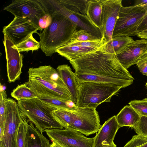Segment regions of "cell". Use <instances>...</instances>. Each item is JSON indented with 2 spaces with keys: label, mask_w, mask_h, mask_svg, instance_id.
<instances>
[{
  "label": "cell",
  "mask_w": 147,
  "mask_h": 147,
  "mask_svg": "<svg viewBox=\"0 0 147 147\" xmlns=\"http://www.w3.org/2000/svg\"><path fill=\"white\" fill-rule=\"evenodd\" d=\"M69 62L75 73L115 78L124 80L131 85L134 82V78L120 63L116 55L107 53L101 47Z\"/></svg>",
  "instance_id": "obj_1"
},
{
  "label": "cell",
  "mask_w": 147,
  "mask_h": 147,
  "mask_svg": "<svg viewBox=\"0 0 147 147\" xmlns=\"http://www.w3.org/2000/svg\"><path fill=\"white\" fill-rule=\"evenodd\" d=\"M51 17L50 24L40 33V48L46 56L51 57L60 47L67 44L77 28L68 18L59 13L48 14Z\"/></svg>",
  "instance_id": "obj_2"
},
{
  "label": "cell",
  "mask_w": 147,
  "mask_h": 147,
  "mask_svg": "<svg viewBox=\"0 0 147 147\" xmlns=\"http://www.w3.org/2000/svg\"><path fill=\"white\" fill-rule=\"evenodd\" d=\"M17 102L22 114L28 118V121L35 125L41 133L46 129H63L51 115L53 111L58 108L45 103L38 98L20 100Z\"/></svg>",
  "instance_id": "obj_3"
},
{
  "label": "cell",
  "mask_w": 147,
  "mask_h": 147,
  "mask_svg": "<svg viewBox=\"0 0 147 147\" xmlns=\"http://www.w3.org/2000/svg\"><path fill=\"white\" fill-rule=\"evenodd\" d=\"M122 88L110 83L85 82L79 84L77 107L96 109L102 103L110 102L111 98Z\"/></svg>",
  "instance_id": "obj_4"
},
{
  "label": "cell",
  "mask_w": 147,
  "mask_h": 147,
  "mask_svg": "<svg viewBox=\"0 0 147 147\" xmlns=\"http://www.w3.org/2000/svg\"><path fill=\"white\" fill-rule=\"evenodd\" d=\"M121 8L112 37L136 36L137 30L147 14V1Z\"/></svg>",
  "instance_id": "obj_5"
},
{
  "label": "cell",
  "mask_w": 147,
  "mask_h": 147,
  "mask_svg": "<svg viewBox=\"0 0 147 147\" xmlns=\"http://www.w3.org/2000/svg\"><path fill=\"white\" fill-rule=\"evenodd\" d=\"M28 73V80L37 82L54 92L61 99L73 101L70 94L57 70L51 66L31 67Z\"/></svg>",
  "instance_id": "obj_6"
},
{
  "label": "cell",
  "mask_w": 147,
  "mask_h": 147,
  "mask_svg": "<svg viewBox=\"0 0 147 147\" xmlns=\"http://www.w3.org/2000/svg\"><path fill=\"white\" fill-rule=\"evenodd\" d=\"M47 14L57 13L68 18L80 29L85 30L100 39H102L101 30L91 22L86 15L79 12L77 9L73 10L68 9L63 6L59 0H38Z\"/></svg>",
  "instance_id": "obj_7"
},
{
  "label": "cell",
  "mask_w": 147,
  "mask_h": 147,
  "mask_svg": "<svg viewBox=\"0 0 147 147\" xmlns=\"http://www.w3.org/2000/svg\"><path fill=\"white\" fill-rule=\"evenodd\" d=\"M4 136L0 139V147H16L18 132L24 115L21 113L18 102L7 98Z\"/></svg>",
  "instance_id": "obj_8"
},
{
  "label": "cell",
  "mask_w": 147,
  "mask_h": 147,
  "mask_svg": "<svg viewBox=\"0 0 147 147\" xmlns=\"http://www.w3.org/2000/svg\"><path fill=\"white\" fill-rule=\"evenodd\" d=\"M96 109L77 107L69 129L78 131L86 136L98 132L102 125Z\"/></svg>",
  "instance_id": "obj_9"
},
{
  "label": "cell",
  "mask_w": 147,
  "mask_h": 147,
  "mask_svg": "<svg viewBox=\"0 0 147 147\" xmlns=\"http://www.w3.org/2000/svg\"><path fill=\"white\" fill-rule=\"evenodd\" d=\"M53 141L63 147H93L94 138H88L80 132L72 129H50L45 130Z\"/></svg>",
  "instance_id": "obj_10"
},
{
  "label": "cell",
  "mask_w": 147,
  "mask_h": 147,
  "mask_svg": "<svg viewBox=\"0 0 147 147\" xmlns=\"http://www.w3.org/2000/svg\"><path fill=\"white\" fill-rule=\"evenodd\" d=\"M3 10L10 12L15 17L29 20L39 29L40 20L47 14L38 1L34 0H13Z\"/></svg>",
  "instance_id": "obj_11"
},
{
  "label": "cell",
  "mask_w": 147,
  "mask_h": 147,
  "mask_svg": "<svg viewBox=\"0 0 147 147\" xmlns=\"http://www.w3.org/2000/svg\"><path fill=\"white\" fill-rule=\"evenodd\" d=\"M121 0H103L101 22L102 39L107 42L112 38L114 29L121 8Z\"/></svg>",
  "instance_id": "obj_12"
},
{
  "label": "cell",
  "mask_w": 147,
  "mask_h": 147,
  "mask_svg": "<svg viewBox=\"0 0 147 147\" xmlns=\"http://www.w3.org/2000/svg\"><path fill=\"white\" fill-rule=\"evenodd\" d=\"M39 28L29 20L16 17L7 25L3 27L2 32L16 45L31 33H37Z\"/></svg>",
  "instance_id": "obj_13"
},
{
  "label": "cell",
  "mask_w": 147,
  "mask_h": 147,
  "mask_svg": "<svg viewBox=\"0 0 147 147\" xmlns=\"http://www.w3.org/2000/svg\"><path fill=\"white\" fill-rule=\"evenodd\" d=\"M3 43L5 50L8 81L9 83L14 82L19 79L22 73L23 55L18 50L12 47L14 44L5 35Z\"/></svg>",
  "instance_id": "obj_14"
},
{
  "label": "cell",
  "mask_w": 147,
  "mask_h": 147,
  "mask_svg": "<svg viewBox=\"0 0 147 147\" xmlns=\"http://www.w3.org/2000/svg\"><path fill=\"white\" fill-rule=\"evenodd\" d=\"M147 53V40H134L116 55L121 65L127 69Z\"/></svg>",
  "instance_id": "obj_15"
},
{
  "label": "cell",
  "mask_w": 147,
  "mask_h": 147,
  "mask_svg": "<svg viewBox=\"0 0 147 147\" xmlns=\"http://www.w3.org/2000/svg\"><path fill=\"white\" fill-rule=\"evenodd\" d=\"M120 128L114 115L106 121L94 137L93 147H102L105 144L110 145L114 142L116 134Z\"/></svg>",
  "instance_id": "obj_16"
},
{
  "label": "cell",
  "mask_w": 147,
  "mask_h": 147,
  "mask_svg": "<svg viewBox=\"0 0 147 147\" xmlns=\"http://www.w3.org/2000/svg\"><path fill=\"white\" fill-rule=\"evenodd\" d=\"M56 70L70 94L73 102L76 104L79 84L76 78L75 73L72 71L70 66L67 64L58 66Z\"/></svg>",
  "instance_id": "obj_17"
},
{
  "label": "cell",
  "mask_w": 147,
  "mask_h": 147,
  "mask_svg": "<svg viewBox=\"0 0 147 147\" xmlns=\"http://www.w3.org/2000/svg\"><path fill=\"white\" fill-rule=\"evenodd\" d=\"M24 147H50L49 141L34 127L33 123L26 122Z\"/></svg>",
  "instance_id": "obj_18"
},
{
  "label": "cell",
  "mask_w": 147,
  "mask_h": 147,
  "mask_svg": "<svg viewBox=\"0 0 147 147\" xmlns=\"http://www.w3.org/2000/svg\"><path fill=\"white\" fill-rule=\"evenodd\" d=\"M76 80L79 84L85 82H94L114 84L122 88L131 84L122 80L115 78L92 74L75 73Z\"/></svg>",
  "instance_id": "obj_19"
},
{
  "label": "cell",
  "mask_w": 147,
  "mask_h": 147,
  "mask_svg": "<svg viewBox=\"0 0 147 147\" xmlns=\"http://www.w3.org/2000/svg\"><path fill=\"white\" fill-rule=\"evenodd\" d=\"M99 49L85 47L68 44L58 48L56 52L70 61L81 57Z\"/></svg>",
  "instance_id": "obj_20"
},
{
  "label": "cell",
  "mask_w": 147,
  "mask_h": 147,
  "mask_svg": "<svg viewBox=\"0 0 147 147\" xmlns=\"http://www.w3.org/2000/svg\"><path fill=\"white\" fill-rule=\"evenodd\" d=\"M140 115L130 105L124 106L116 116L120 127L128 126L134 129L138 123Z\"/></svg>",
  "instance_id": "obj_21"
},
{
  "label": "cell",
  "mask_w": 147,
  "mask_h": 147,
  "mask_svg": "<svg viewBox=\"0 0 147 147\" xmlns=\"http://www.w3.org/2000/svg\"><path fill=\"white\" fill-rule=\"evenodd\" d=\"M103 0H88L87 3L86 15L91 22L101 31L102 4Z\"/></svg>",
  "instance_id": "obj_22"
},
{
  "label": "cell",
  "mask_w": 147,
  "mask_h": 147,
  "mask_svg": "<svg viewBox=\"0 0 147 147\" xmlns=\"http://www.w3.org/2000/svg\"><path fill=\"white\" fill-rule=\"evenodd\" d=\"M134 41L132 37L128 36L112 37L111 40L103 45L101 48L107 53L116 55Z\"/></svg>",
  "instance_id": "obj_23"
},
{
  "label": "cell",
  "mask_w": 147,
  "mask_h": 147,
  "mask_svg": "<svg viewBox=\"0 0 147 147\" xmlns=\"http://www.w3.org/2000/svg\"><path fill=\"white\" fill-rule=\"evenodd\" d=\"M75 113L76 110L58 109L53 111L51 115L54 119L65 129H69Z\"/></svg>",
  "instance_id": "obj_24"
},
{
  "label": "cell",
  "mask_w": 147,
  "mask_h": 147,
  "mask_svg": "<svg viewBox=\"0 0 147 147\" xmlns=\"http://www.w3.org/2000/svg\"><path fill=\"white\" fill-rule=\"evenodd\" d=\"M11 95L17 101L38 98L36 94L28 86L26 82L18 85L11 93Z\"/></svg>",
  "instance_id": "obj_25"
},
{
  "label": "cell",
  "mask_w": 147,
  "mask_h": 147,
  "mask_svg": "<svg viewBox=\"0 0 147 147\" xmlns=\"http://www.w3.org/2000/svg\"><path fill=\"white\" fill-rule=\"evenodd\" d=\"M38 98L45 103L58 109L75 110L77 108L76 104L72 101L44 96Z\"/></svg>",
  "instance_id": "obj_26"
},
{
  "label": "cell",
  "mask_w": 147,
  "mask_h": 147,
  "mask_svg": "<svg viewBox=\"0 0 147 147\" xmlns=\"http://www.w3.org/2000/svg\"><path fill=\"white\" fill-rule=\"evenodd\" d=\"M33 34L28 35L24 40L18 44H13L12 47L20 52L37 50L40 48L39 42L36 40L33 36Z\"/></svg>",
  "instance_id": "obj_27"
},
{
  "label": "cell",
  "mask_w": 147,
  "mask_h": 147,
  "mask_svg": "<svg viewBox=\"0 0 147 147\" xmlns=\"http://www.w3.org/2000/svg\"><path fill=\"white\" fill-rule=\"evenodd\" d=\"M102 40L87 31L80 29L76 30L73 33L71 38L68 44L87 41H95Z\"/></svg>",
  "instance_id": "obj_28"
},
{
  "label": "cell",
  "mask_w": 147,
  "mask_h": 147,
  "mask_svg": "<svg viewBox=\"0 0 147 147\" xmlns=\"http://www.w3.org/2000/svg\"><path fill=\"white\" fill-rule=\"evenodd\" d=\"M7 98L6 92L0 87V131L4 135L5 122L6 106L5 101Z\"/></svg>",
  "instance_id": "obj_29"
},
{
  "label": "cell",
  "mask_w": 147,
  "mask_h": 147,
  "mask_svg": "<svg viewBox=\"0 0 147 147\" xmlns=\"http://www.w3.org/2000/svg\"><path fill=\"white\" fill-rule=\"evenodd\" d=\"M129 104L140 115L147 117V98L132 100Z\"/></svg>",
  "instance_id": "obj_30"
},
{
  "label": "cell",
  "mask_w": 147,
  "mask_h": 147,
  "mask_svg": "<svg viewBox=\"0 0 147 147\" xmlns=\"http://www.w3.org/2000/svg\"><path fill=\"white\" fill-rule=\"evenodd\" d=\"M62 4L68 5L78 9L80 13L86 15L87 0H59Z\"/></svg>",
  "instance_id": "obj_31"
},
{
  "label": "cell",
  "mask_w": 147,
  "mask_h": 147,
  "mask_svg": "<svg viewBox=\"0 0 147 147\" xmlns=\"http://www.w3.org/2000/svg\"><path fill=\"white\" fill-rule=\"evenodd\" d=\"M123 147H147V138L134 135Z\"/></svg>",
  "instance_id": "obj_32"
},
{
  "label": "cell",
  "mask_w": 147,
  "mask_h": 147,
  "mask_svg": "<svg viewBox=\"0 0 147 147\" xmlns=\"http://www.w3.org/2000/svg\"><path fill=\"white\" fill-rule=\"evenodd\" d=\"M26 117L24 116L20 125L17 140L16 147H24V141L26 133Z\"/></svg>",
  "instance_id": "obj_33"
},
{
  "label": "cell",
  "mask_w": 147,
  "mask_h": 147,
  "mask_svg": "<svg viewBox=\"0 0 147 147\" xmlns=\"http://www.w3.org/2000/svg\"><path fill=\"white\" fill-rule=\"evenodd\" d=\"M134 129L137 135L147 138V117L140 115L139 121Z\"/></svg>",
  "instance_id": "obj_34"
},
{
  "label": "cell",
  "mask_w": 147,
  "mask_h": 147,
  "mask_svg": "<svg viewBox=\"0 0 147 147\" xmlns=\"http://www.w3.org/2000/svg\"><path fill=\"white\" fill-rule=\"evenodd\" d=\"M136 64L141 73L147 77V53L144 55Z\"/></svg>",
  "instance_id": "obj_35"
},
{
  "label": "cell",
  "mask_w": 147,
  "mask_h": 147,
  "mask_svg": "<svg viewBox=\"0 0 147 147\" xmlns=\"http://www.w3.org/2000/svg\"><path fill=\"white\" fill-rule=\"evenodd\" d=\"M51 21V16L47 14L41 18L39 22V30L41 31L47 27Z\"/></svg>",
  "instance_id": "obj_36"
},
{
  "label": "cell",
  "mask_w": 147,
  "mask_h": 147,
  "mask_svg": "<svg viewBox=\"0 0 147 147\" xmlns=\"http://www.w3.org/2000/svg\"><path fill=\"white\" fill-rule=\"evenodd\" d=\"M146 28H147V14L145 16L142 22L139 26L137 33Z\"/></svg>",
  "instance_id": "obj_37"
},
{
  "label": "cell",
  "mask_w": 147,
  "mask_h": 147,
  "mask_svg": "<svg viewBox=\"0 0 147 147\" xmlns=\"http://www.w3.org/2000/svg\"><path fill=\"white\" fill-rule=\"evenodd\" d=\"M136 36L141 39L147 40V28L138 32Z\"/></svg>",
  "instance_id": "obj_38"
},
{
  "label": "cell",
  "mask_w": 147,
  "mask_h": 147,
  "mask_svg": "<svg viewBox=\"0 0 147 147\" xmlns=\"http://www.w3.org/2000/svg\"><path fill=\"white\" fill-rule=\"evenodd\" d=\"M52 142L50 145V147H63L54 141H52Z\"/></svg>",
  "instance_id": "obj_39"
},
{
  "label": "cell",
  "mask_w": 147,
  "mask_h": 147,
  "mask_svg": "<svg viewBox=\"0 0 147 147\" xmlns=\"http://www.w3.org/2000/svg\"><path fill=\"white\" fill-rule=\"evenodd\" d=\"M102 147H117V146L116 145L114 144V142H113L110 145H103Z\"/></svg>",
  "instance_id": "obj_40"
},
{
  "label": "cell",
  "mask_w": 147,
  "mask_h": 147,
  "mask_svg": "<svg viewBox=\"0 0 147 147\" xmlns=\"http://www.w3.org/2000/svg\"><path fill=\"white\" fill-rule=\"evenodd\" d=\"M146 88L147 89V82L146 84Z\"/></svg>",
  "instance_id": "obj_41"
}]
</instances>
